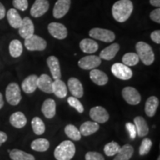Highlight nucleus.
Here are the masks:
<instances>
[{"label": "nucleus", "mask_w": 160, "mask_h": 160, "mask_svg": "<svg viewBox=\"0 0 160 160\" xmlns=\"http://www.w3.org/2000/svg\"><path fill=\"white\" fill-rule=\"evenodd\" d=\"M102 63L101 58L98 56L89 55L82 58L78 62V65L83 70H92L99 67Z\"/></svg>", "instance_id": "obj_9"}, {"label": "nucleus", "mask_w": 160, "mask_h": 160, "mask_svg": "<svg viewBox=\"0 0 160 160\" xmlns=\"http://www.w3.org/2000/svg\"><path fill=\"white\" fill-rule=\"evenodd\" d=\"M4 106V99H3V96L0 93V109L2 108Z\"/></svg>", "instance_id": "obj_47"}, {"label": "nucleus", "mask_w": 160, "mask_h": 160, "mask_svg": "<svg viewBox=\"0 0 160 160\" xmlns=\"http://www.w3.org/2000/svg\"><path fill=\"white\" fill-rule=\"evenodd\" d=\"M111 72L116 77L122 80H128L133 77V71L123 63H115L112 65Z\"/></svg>", "instance_id": "obj_7"}, {"label": "nucleus", "mask_w": 160, "mask_h": 160, "mask_svg": "<svg viewBox=\"0 0 160 160\" xmlns=\"http://www.w3.org/2000/svg\"><path fill=\"white\" fill-rule=\"evenodd\" d=\"M157 160H160V157H159L157 158Z\"/></svg>", "instance_id": "obj_48"}, {"label": "nucleus", "mask_w": 160, "mask_h": 160, "mask_svg": "<svg viewBox=\"0 0 160 160\" xmlns=\"http://www.w3.org/2000/svg\"><path fill=\"white\" fill-rule=\"evenodd\" d=\"M65 133L68 138L74 141H79L82 138V134L79 130L73 125H66L65 128Z\"/></svg>", "instance_id": "obj_33"}, {"label": "nucleus", "mask_w": 160, "mask_h": 160, "mask_svg": "<svg viewBox=\"0 0 160 160\" xmlns=\"http://www.w3.org/2000/svg\"><path fill=\"white\" fill-rule=\"evenodd\" d=\"M10 123L16 128H22L27 124V118L22 112L17 111L12 113L9 119Z\"/></svg>", "instance_id": "obj_21"}, {"label": "nucleus", "mask_w": 160, "mask_h": 160, "mask_svg": "<svg viewBox=\"0 0 160 160\" xmlns=\"http://www.w3.org/2000/svg\"><path fill=\"white\" fill-rule=\"evenodd\" d=\"M99 129V123L96 122L87 121L80 126L79 131L82 135L85 136V137H88V136L92 135L93 134V133H95L96 132L98 131Z\"/></svg>", "instance_id": "obj_27"}, {"label": "nucleus", "mask_w": 160, "mask_h": 160, "mask_svg": "<svg viewBox=\"0 0 160 160\" xmlns=\"http://www.w3.org/2000/svg\"><path fill=\"white\" fill-rule=\"evenodd\" d=\"M122 63L127 66H135L139 62V58L137 53H127L123 56Z\"/></svg>", "instance_id": "obj_35"}, {"label": "nucleus", "mask_w": 160, "mask_h": 160, "mask_svg": "<svg viewBox=\"0 0 160 160\" xmlns=\"http://www.w3.org/2000/svg\"><path fill=\"white\" fill-rule=\"evenodd\" d=\"M120 148H121V146L119 144L116 142L112 141L111 142L106 144L105 147H104V152L108 157H113V156H115L118 153Z\"/></svg>", "instance_id": "obj_36"}, {"label": "nucleus", "mask_w": 160, "mask_h": 160, "mask_svg": "<svg viewBox=\"0 0 160 160\" xmlns=\"http://www.w3.org/2000/svg\"><path fill=\"white\" fill-rule=\"evenodd\" d=\"M76 153V147L73 142L65 140L56 148L54 157L57 160H71Z\"/></svg>", "instance_id": "obj_2"}, {"label": "nucleus", "mask_w": 160, "mask_h": 160, "mask_svg": "<svg viewBox=\"0 0 160 160\" xmlns=\"http://www.w3.org/2000/svg\"><path fill=\"white\" fill-rule=\"evenodd\" d=\"M126 128H127L128 131L129 133V136L131 137V139H134L136 137H137V129H136L135 125H133V123L131 122H127L126 123Z\"/></svg>", "instance_id": "obj_41"}, {"label": "nucleus", "mask_w": 160, "mask_h": 160, "mask_svg": "<svg viewBox=\"0 0 160 160\" xmlns=\"http://www.w3.org/2000/svg\"><path fill=\"white\" fill-rule=\"evenodd\" d=\"M71 0H57L53 10V15L56 19L65 17L71 7Z\"/></svg>", "instance_id": "obj_13"}, {"label": "nucleus", "mask_w": 160, "mask_h": 160, "mask_svg": "<svg viewBox=\"0 0 160 160\" xmlns=\"http://www.w3.org/2000/svg\"><path fill=\"white\" fill-rule=\"evenodd\" d=\"M18 29L19 35L25 39L34 34V25L29 17H25L22 19L21 25Z\"/></svg>", "instance_id": "obj_14"}, {"label": "nucleus", "mask_w": 160, "mask_h": 160, "mask_svg": "<svg viewBox=\"0 0 160 160\" xmlns=\"http://www.w3.org/2000/svg\"><path fill=\"white\" fill-rule=\"evenodd\" d=\"M85 160H105V158L98 152L89 151L85 154Z\"/></svg>", "instance_id": "obj_40"}, {"label": "nucleus", "mask_w": 160, "mask_h": 160, "mask_svg": "<svg viewBox=\"0 0 160 160\" xmlns=\"http://www.w3.org/2000/svg\"><path fill=\"white\" fill-rule=\"evenodd\" d=\"M89 36L93 39L104 42H112L115 40L116 36L113 31L110 30L94 28L89 31Z\"/></svg>", "instance_id": "obj_5"}, {"label": "nucleus", "mask_w": 160, "mask_h": 160, "mask_svg": "<svg viewBox=\"0 0 160 160\" xmlns=\"http://www.w3.org/2000/svg\"><path fill=\"white\" fill-rule=\"evenodd\" d=\"M56 105L55 101L53 99H47L44 101L42 105V112L47 119H52L56 115Z\"/></svg>", "instance_id": "obj_19"}, {"label": "nucleus", "mask_w": 160, "mask_h": 160, "mask_svg": "<svg viewBox=\"0 0 160 160\" xmlns=\"http://www.w3.org/2000/svg\"><path fill=\"white\" fill-rule=\"evenodd\" d=\"M137 53L144 65H151L153 63L155 55L151 45L145 42H139L136 45Z\"/></svg>", "instance_id": "obj_3"}, {"label": "nucleus", "mask_w": 160, "mask_h": 160, "mask_svg": "<svg viewBox=\"0 0 160 160\" xmlns=\"http://www.w3.org/2000/svg\"><path fill=\"white\" fill-rule=\"evenodd\" d=\"M68 89L72 95L74 97L82 98L84 95L83 86L82 85L81 82L75 77H71L68 79Z\"/></svg>", "instance_id": "obj_15"}, {"label": "nucleus", "mask_w": 160, "mask_h": 160, "mask_svg": "<svg viewBox=\"0 0 160 160\" xmlns=\"http://www.w3.org/2000/svg\"><path fill=\"white\" fill-rule=\"evenodd\" d=\"M152 145V141L148 138H145L142 141L141 145H140L139 148V155L140 156H145L149 153L150 151H151Z\"/></svg>", "instance_id": "obj_37"}, {"label": "nucleus", "mask_w": 160, "mask_h": 160, "mask_svg": "<svg viewBox=\"0 0 160 160\" xmlns=\"http://www.w3.org/2000/svg\"><path fill=\"white\" fill-rule=\"evenodd\" d=\"M25 46L28 51H42L47 47V42L37 35H32L25 39Z\"/></svg>", "instance_id": "obj_6"}, {"label": "nucleus", "mask_w": 160, "mask_h": 160, "mask_svg": "<svg viewBox=\"0 0 160 160\" xmlns=\"http://www.w3.org/2000/svg\"><path fill=\"white\" fill-rule=\"evenodd\" d=\"M13 5L16 9L25 11L28 8V0H13Z\"/></svg>", "instance_id": "obj_39"}, {"label": "nucleus", "mask_w": 160, "mask_h": 160, "mask_svg": "<svg viewBox=\"0 0 160 160\" xmlns=\"http://www.w3.org/2000/svg\"><path fill=\"white\" fill-rule=\"evenodd\" d=\"M159 105V100L157 97L155 96L150 97L145 102V112L146 115L149 117H153L156 114Z\"/></svg>", "instance_id": "obj_23"}, {"label": "nucleus", "mask_w": 160, "mask_h": 160, "mask_svg": "<svg viewBox=\"0 0 160 160\" xmlns=\"http://www.w3.org/2000/svg\"><path fill=\"white\" fill-rule=\"evenodd\" d=\"M150 18L151 20L157 23H160V9L159 8H157V9L153 10L150 13Z\"/></svg>", "instance_id": "obj_42"}, {"label": "nucleus", "mask_w": 160, "mask_h": 160, "mask_svg": "<svg viewBox=\"0 0 160 160\" xmlns=\"http://www.w3.org/2000/svg\"><path fill=\"white\" fill-rule=\"evenodd\" d=\"M53 79L48 74H42L38 77L37 88L46 93H53Z\"/></svg>", "instance_id": "obj_16"}, {"label": "nucleus", "mask_w": 160, "mask_h": 160, "mask_svg": "<svg viewBox=\"0 0 160 160\" xmlns=\"http://www.w3.org/2000/svg\"><path fill=\"white\" fill-rule=\"evenodd\" d=\"M38 77L35 74H32L26 77L22 83V89L25 93L30 94L33 93L37 88Z\"/></svg>", "instance_id": "obj_18"}, {"label": "nucleus", "mask_w": 160, "mask_h": 160, "mask_svg": "<svg viewBox=\"0 0 160 160\" xmlns=\"http://www.w3.org/2000/svg\"><path fill=\"white\" fill-rule=\"evenodd\" d=\"M31 125L32 129H33V132L35 134L37 135H42L45 133V125L43 122L42 119L39 117H36L33 118L31 121Z\"/></svg>", "instance_id": "obj_34"}, {"label": "nucleus", "mask_w": 160, "mask_h": 160, "mask_svg": "<svg viewBox=\"0 0 160 160\" xmlns=\"http://www.w3.org/2000/svg\"><path fill=\"white\" fill-rule=\"evenodd\" d=\"M6 15V11L5 8L2 4L0 2V19H2L5 18Z\"/></svg>", "instance_id": "obj_45"}, {"label": "nucleus", "mask_w": 160, "mask_h": 160, "mask_svg": "<svg viewBox=\"0 0 160 160\" xmlns=\"http://www.w3.org/2000/svg\"><path fill=\"white\" fill-rule=\"evenodd\" d=\"M47 64L51 71L53 79L54 80L61 79V68L58 58L54 56H51L47 59Z\"/></svg>", "instance_id": "obj_17"}, {"label": "nucleus", "mask_w": 160, "mask_h": 160, "mask_svg": "<svg viewBox=\"0 0 160 160\" xmlns=\"http://www.w3.org/2000/svg\"><path fill=\"white\" fill-rule=\"evenodd\" d=\"M151 39L152 41L154 42L157 44H160V31H154L151 33Z\"/></svg>", "instance_id": "obj_43"}, {"label": "nucleus", "mask_w": 160, "mask_h": 160, "mask_svg": "<svg viewBox=\"0 0 160 160\" xmlns=\"http://www.w3.org/2000/svg\"><path fill=\"white\" fill-rule=\"evenodd\" d=\"M68 102L71 107L75 108L80 113H82L84 112V107L81 102L78 99V98L74 97H70L68 99Z\"/></svg>", "instance_id": "obj_38"}, {"label": "nucleus", "mask_w": 160, "mask_h": 160, "mask_svg": "<svg viewBox=\"0 0 160 160\" xmlns=\"http://www.w3.org/2000/svg\"><path fill=\"white\" fill-rule=\"evenodd\" d=\"M49 33L57 39H64L68 36V30L62 24L59 22H51L48 26Z\"/></svg>", "instance_id": "obj_11"}, {"label": "nucleus", "mask_w": 160, "mask_h": 160, "mask_svg": "<svg viewBox=\"0 0 160 160\" xmlns=\"http://www.w3.org/2000/svg\"><path fill=\"white\" fill-rule=\"evenodd\" d=\"M53 93L57 97L63 99L68 94L67 85L62 80L60 79H56L53 82Z\"/></svg>", "instance_id": "obj_28"}, {"label": "nucleus", "mask_w": 160, "mask_h": 160, "mask_svg": "<svg viewBox=\"0 0 160 160\" xmlns=\"http://www.w3.org/2000/svg\"><path fill=\"white\" fill-rule=\"evenodd\" d=\"M9 153L12 160H35V157L33 155L19 149H13L10 151Z\"/></svg>", "instance_id": "obj_31"}, {"label": "nucleus", "mask_w": 160, "mask_h": 160, "mask_svg": "<svg viewBox=\"0 0 160 160\" xmlns=\"http://www.w3.org/2000/svg\"><path fill=\"white\" fill-rule=\"evenodd\" d=\"M90 117L97 123H105L109 119V114L107 110L102 106H96L90 110Z\"/></svg>", "instance_id": "obj_10"}, {"label": "nucleus", "mask_w": 160, "mask_h": 160, "mask_svg": "<svg viewBox=\"0 0 160 160\" xmlns=\"http://www.w3.org/2000/svg\"><path fill=\"white\" fill-rule=\"evenodd\" d=\"M23 51L22 44L18 39L12 40L9 45V52L12 57L18 58L22 55Z\"/></svg>", "instance_id": "obj_32"}, {"label": "nucleus", "mask_w": 160, "mask_h": 160, "mask_svg": "<svg viewBox=\"0 0 160 160\" xmlns=\"http://www.w3.org/2000/svg\"><path fill=\"white\" fill-rule=\"evenodd\" d=\"M48 0H36L31 8V15L34 18H39L46 13L49 9Z\"/></svg>", "instance_id": "obj_12"}, {"label": "nucleus", "mask_w": 160, "mask_h": 160, "mask_svg": "<svg viewBox=\"0 0 160 160\" xmlns=\"http://www.w3.org/2000/svg\"><path fill=\"white\" fill-rule=\"evenodd\" d=\"M133 10L131 0H119L112 7V15L118 22H125L129 19Z\"/></svg>", "instance_id": "obj_1"}, {"label": "nucleus", "mask_w": 160, "mask_h": 160, "mask_svg": "<svg viewBox=\"0 0 160 160\" xmlns=\"http://www.w3.org/2000/svg\"><path fill=\"white\" fill-rule=\"evenodd\" d=\"M49 147V141L44 138H39V139L33 140L31 144V149L38 152H45L48 150Z\"/></svg>", "instance_id": "obj_30"}, {"label": "nucleus", "mask_w": 160, "mask_h": 160, "mask_svg": "<svg viewBox=\"0 0 160 160\" xmlns=\"http://www.w3.org/2000/svg\"><path fill=\"white\" fill-rule=\"evenodd\" d=\"M80 49L85 53H93L99 49L97 42L91 39H84L79 43Z\"/></svg>", "instance_id": "obj_25"}, {"label": "nucleus", "mask_w": 160, "mask_h": 160, "mask_svg": "<svg viewBox=\"0 0 160 160\" xmlns=\"http://www.w3.org/2000/svg\"><path fill=\"white\" fill-rule=\"evenodd\" d=\"M7 19L10 25L15 29L19 28L22 21L19 13L15 8L9 9V11L7 12Z\"/></svg>", "instance_id": "obj_29"}, {"label": "nucleus", "mask_w": 160, "mask_h": 160, "mask_svg": "<svg viewBox=\"0 0 160 160\" xmlns=\"http://www.w3.org/2000/svg\"><path fill=\"white\" fill-rule=\"evenodd\" d=\"M5 97L10 105L16 106L21 102L22 94L19 85L16 82H11L6 88Z\"/></svg>", "instance_id": "obj_4"}, {"label": "nucleus", "mask_w": 160, "mask_h": 160, "mask_svg": "<svg viewBox=\"0 0 160 160\" xmlns=\"http://www.w3.org/2000/svg\"><path fill=\"white\" fill-rule=\"evenodd\" d=\"M120 49V46L118 43H113L111 45L108 46L105 49L100 52L99 57L101 59L111 60L116 57Z\"/></svg>", "instance_id": "obj_22"}, {"label": "nucleus", "mask_w": 160, "mask_h": 160, "mask_svg": "<svg viewBox=\"0 0 160 160\" xmlns=\"http://www.w3.org/2000/svg\"><path fill=\"white\" fill-rule=\"evenodd\" d=\"M150 3H151V5L154 6V7H160V0H150Z\"/></svg>", "instance_id": "obj_46"}, {"label": "nucleus", "mask_w": 160, "mask_h": 160, "mask_svg": "<svg viewBox=\"0 0 160 160\" xmlns=\"http://www.w3.org/2000/svg\"><path fill=\"white\" fill-rule=\"evenodd\" d=\"M90 78L96 85L99 86L105 85L108 82V77L107 74L99 69H92L90 72Z\"/></svg>", "instance_id": "obj_20"}, {"label": "nucleus", "mask_w": 160, "mask_h": 160, "mask_svg": "<svg viewBox=\"0 0 160 160\" xmlns=\"http://www.w3.org/2000/svg\"><path fill=\"white\" fill-rule=\"evenodd\" d=\"M133 153H134V149L133 146L126 144L120 148L119 151L115 155L116 157L113 160H130L133 157Z\"/></svg>", "instance_id": "obj_26"}, {"label": "nucleus", "mask_w": 160, "mask_h": 160, "mask_svg": "<svg viewBox=\"0 0 160 160\" xmlns=\"http://www.w3.org/2000/svg\"><path fill=\"white\" fill-rule=\"evenodd\" d=\"M134 125L137 129V133L139 137H144L149 133V127L147 122L142 117H137L133 119Z\"/></svg>", "instance_id": "obj_24"}, {"label": "nucleus", "mask_w": 160, "mask_h": 160, "mask_svg": "<svg viewBox=\"0 0 160 160\" xmlns=\"http://www.w3.org/2000/svg\"><path fill=\"white\" fill-rule=\"evenodd\" d=\"M8 139V135L6 134L5 132L0 131V146L5 143Z\"/></svg>", "instance_id": "obj_44"}, {"label": "nucleus", "mask_w": 160, "mask_h": 160, "mask_svg": "<svg viewBox=\"0 0 160 160\" xmlns=\"http://www.w3.org/2000/svg\"><path fill=\"white\" fill-rule=\"evenodd\" d=\"M123 99L128 104L137 105L141 102V95L137 89L133 87H125L122 91Z\"/></svg>", "instance_id": "obj_8"}]
</instances>
